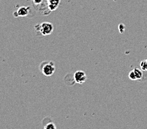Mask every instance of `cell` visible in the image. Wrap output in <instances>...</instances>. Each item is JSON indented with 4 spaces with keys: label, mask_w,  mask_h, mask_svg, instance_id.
I'll use <instances>...</instances> for the list:
<instances>
[{
    "label": "cell",
    "mask_w": 147,
    "mask_h": 129,
    "mask_svg": "<svg viewBox=\"0 0 147 129\" xmlns=\"http://www.w3.org/2000/svg\"><path fill=\"white\" fill-rule=\"evenodd\" d=\"M37 31L40 32L43 36L50 35L53 31V25L50 22H42L35 27Z\"/></svg>",
    "instance_id": "cell-1"
},
{
    "label": "cell",
    "mask_w": 147,
    "mask_h": 129,
    "mask_svg": "<svg viewBox=\"0 0 147 129\" xmlns=\"http://www.w3.org/2000/svg\"><path fill=\"white\" fill-rule=\"evenodd\" d=\"M41 71L43 73V74L46 77H50L55 72V64L53 62H43L42 64H41Z\"/></svg>",
    "instance_id": "cell-2"
},
{
    "label": "cell",
    "mask_w": 147,
    "mask_h": 129,
    "mask_svg": "<svg viewBox=\"0 0 147 129\" xmlns=\"http://www.w3.org/2000/svg\"><path fill=\"white\" fill-rule=\"evenodd\" d=\"M74 81L78 84H83L87 80V75L83 71H78L74 73Z\"/></svg>",
    "instance_id": "cell-3"
},
{
    "label": "cell",
    "mask_w": 147,
    "mask_h": 129,
    "mask_svg": "<svg viewBox=\"0 0 147 129\" xmlns=\"http://www.w3.org/2000/svg\"><path fill=\"white\" fill-rule=\"evenodd\" d=\"M61 0H47V6L50 11H53L58 8L60 5Z\"/></svg>",
    "instance_id": "cell-4"
},
{
    "label": "cell",
    "mask_w": 147,
    "mask_h": 129,
    "mask_svg": "<svg viewBox=\"0 0 147 129\" xmlns=\"http://www.w3.org/2000/svg\"><path fill=\"white\" fill-rule=\"evenodd\" d=\"M30 7H19L17 10V15L18 16H21V17H24V16H28L29 14Z\"/></svg>",
    "instance_id": "cell-5"
},
{
    "label": "cell",
    "mask_w": 147,
    "mask_h": 129,
    "mask_svg": "<svg viewBox=\"0 0 147 129\" xmlns=\"http://www.w3.org/2000/svg\"><path fill=\"white\" fill-rule=\"evenodd\" d=\"M133 71L135 74V77L137 78V80H138V79H140L143 78V71L142 70L139 69V68H134Z\"/></svg>",
    "instance_id": "cell-6"
},
{
    "label": "cell",
    "mask_w": 147,
    "mask_h": 129,
    "mask_svg": "<svg viewBox=\"0 0 147 129\" xmlns=\"http://www.w3.org/2000/svg\"><path fill=\"white\" fill-rule=\"evenodd\" d=\"M44 129H57L56 126L55 125V123L52 122H48L47 124H46L44 127Z\"/></svg>",
    "instance_id": "cell-7"
},
{
    "label": "cell",
    "mask_w": 147,
    "mask_h": 129,
    "mask_svg": "<svg viewBox=\"0 0 147 129\" xmlns=\"http://www.w3.org/2000/svg\"><path fill=\"white\" fill-rule=\"evenodd\" d=\"M140 65L142 71H147V59H146V60H143V61L140 62Z\"/></svg>",
    "instance_id": "cell-8"
},
{
    "label": "cell",
    "mask_w": 147,
    "mask_h": 129,
    "mask_svg": "<svg viewBox=\"0 0 147 129\" xmlns=\"http://www.w3.org/2000/svg\"><path fill=\"white\" fill-rule=\"evenodd\" d=\"M129 78L131 80H137V78L136 77H135V73H134L133 70L131 71H130L129 73Z\"/></svg>",
    "instance_id": "cell-9"
},
{
    "label": "cell",
    "mask_w": 147,
    "mask_h": 129,
    "mask_svg": "<svg viewBox=\"0 0 147 129\" xmlns=\"http://www.w3.org/2000/svg\"><path fill=\"white\" fill-rule=\"evenodd\" d=\"M118 28H119V30H120V32H121V33H123V31H124V29H125V27L123 24H119Z\"/></svg>",
    "instance_id": "cell-10"
},
{
    "label": "cell",
    "mask_w": 147,
    "mask_h": 129,
    "mask_svg": "<svg viewBox=\"0 0 147 129\" xmlns=\"http://www.w3.org/2000/svg\"><path fill=\"white\" fill-rule=\"evenodd\" d=\"M33 2H34L35 5H40V4L42 3L43 0H33Z\"/></svg>",
    "instance_id": "cell-11"
}]
</instances>
